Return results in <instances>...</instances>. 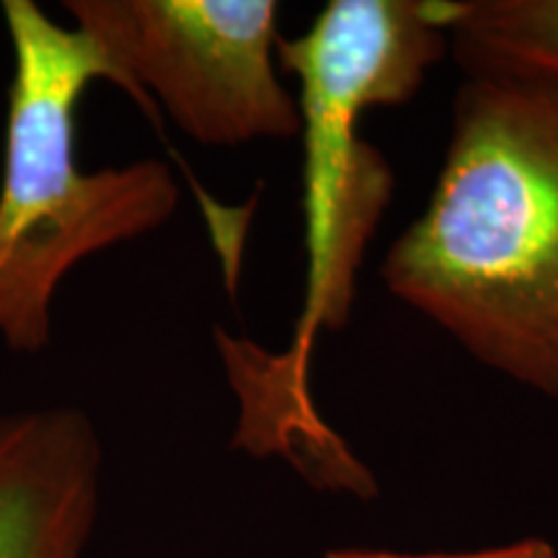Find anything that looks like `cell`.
<instances>
[{"label": "cell", "instance_id": "cell-2", "mask_svg": "<svg viewBox=\"0 0 558 558\" xmlns=\"http://www.w3.org/2000/svg\"><path fill=\"white\" fill-rule=\"evenodd\" d=\"M448 3L331 0L308 32L277 41V62L300 83L308 284L292 347L256 378H267L259 393L271 403L241 418L235 448L288 458L305 478L326 476L347 456L308 399L313 341L347 324L362 254L393 192L390 166L360 135V117L414 99L450 45Z\"/></svg>", "mask_w": 558, "mask_h": 558}, {"label": "cell", "instance_id": "cell-7", "mask_svg": "<svg viewBox=\"0 0 558 558\" xmlns=\"http://www.w3.org/2000/svg\"><path fill=\"white\" fill-rule=\"evenodd\" d=\"M326 558H558L554 546L543 538H525L509 546L484 550H458V554H403L383 548H333Z\"/></svg>", "mask_w": 558, "mask_h": 558}, {"label": "cell", "instance_id": "cell-4", "mask_svg": "<svg viewBox=\"0 0 558 558\" xmlns=\"http://www.w3.org/2000/svg\"><path fill=\"white\" fill-rule=\"evenodd\" d=\"M75 29L101 47L122 88L202 145L290 140L298 99L277 75L275 0H68Z\"/></svg>", "mask_w": 558, "mask_h": 558}, {"label": "cell", "instance_id": "cell-3", "mask_svg": "<svg viewBox=\"0 0 558 558\" xmlns=\"http://www.w3.org/2000/svg\"><path fill=\"white\" fill-rule=\"evenodd\" d=\"M13 47L0 184V337L13 352L50 344V305L75 264L171 220L179 184L163 160L83 171L75 107L90 81L120 75L88 34L32 0H3Z\"/></svg>", "mask_w": 558, "mask_h": 558}, {"label": "cell", "instance_id": "cell-1", "mask_svg": "<svg viewBox=\"0 0 558 558\" xmlns=\"http://www.w3.org/2000/svg\"><path fill=\"white\" fill-rule=\"evenodd\" d=\"M380 277L481 365L558 399V78L469 70L435 192Z\"/></svg>", "mask_w": 558, "mask_h": 558}, {"label": "cell", "instance_id": "cell-5", "mask_svg": "<svg viewBox=\"0 0 558 558\" xmlns=\"http://www.w3.org/2000/svg\"><path fill=\"white\" fill-rule=\"evenodd\" d=\"M99 494L101 442L81 409L0 416V558H83Z\"/></svg>", "mask_w": 558, "mask_h": 558}, {"label": "cell", "instance_id": "cell-6", "mask_svg": "<svg viewBox=\"0 0 558 558\" xmlns=\"http://www.w3.org/2000/svg\"><path fill=\"white\" fill-rule=\"evenodd\" d=\"M448 29L465 70L558 78V0H450Z\"/></svg>", "mask_w": 558, "mask_h": 558}]
</instances>
